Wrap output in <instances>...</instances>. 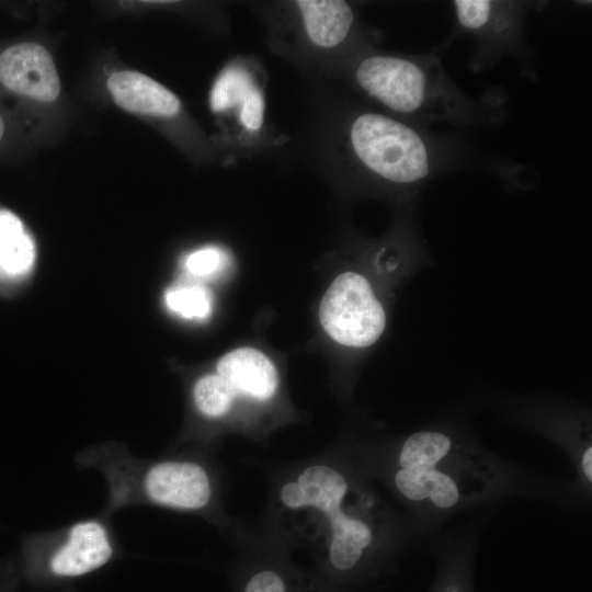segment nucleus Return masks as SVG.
Listing matches in <instances>:
<instances>
[{"instance_id":"nucleus-11","label":"nucleus","mask_w":592,"mask_h":592,"mask_svg":"<svg viewBox=\"0 0 592 592\" xmlns=\"http://www.w3.org/2000/svg\"><path fill=\"white\" fill-rule=\"evenodd\" d=\"M114 102L122 109L157 116H174L180 100L171 91L150 77L137 71L114 72L107 80Z\"/></svg>"},{"instance_id":"nucleus-7","label":"nucleus","mask_w":592,"mask_h":592,"mask_svg":"<svg viewBox=\"0 0 592 592\" xmlns=\"http://www.w3.org/2000/svg\"><path fill=\"white\" fill-rule=\"evenodd\" d=\"M139 487L147 501L183 511L203 509L212 497L206 470L186 460H163L149 466L140 477Z\"/></svg>"},{"instance_id":"nucleus-1","label":"nucleus","mask_w":592,"mask_h":592,"mask_svg":"<svg viewBox=\"0 0 592 592\" xmlns=\"http://www.w3.org/2000/svg\"><path fill=\"white\" fill-rule=\"evenodd\" d=\"M390 455V485L406 504L421 544L445 531L456 515L513 498H543L577 508L570 481L525 469L458 430L415 431Z\"/></svg>"},{"instance_id":"nucleus-5","label":"nucleus","mask_w":592,"mask_h":592,"mask_svg":"<svg viewBox=\"0 0 592 592\" xmlns=\"http://www.w3.org/2000/svg\"><path fill=\"white\" fill-rule=\"evenodd\" d=\"M327 334L351 348H366L383 334L386 315L369 282L355 272L340 274L327 289L319 307Z\"/></svg>"},{"instance_id":"nucleus-18","label":"nucleus","mask_w":592,"mask_h":592,"mask_svg":"<svg viewBox=\"0 0 592 592\" xmlns=\"http://www.w3.org/2000/svg\"><path fill=\"white\" fill-rule=\"evenodd\" d=\"M227 254L215 247H206L190 253L184 261V267L190 275L197 278L212 277L226 269Z\"/></svg>"},{"instance_id":"nucleus-19","label":"nucleus","mask_w":592,"mask_h":592,"mask_svg":"<svg viewBox=\"0 0 592 592\" xmlns=\"http://www.w3.org/2000/svg\"><path fill=\"white\" fill-rule=\"evenodd\" d=\"M264 102L261 91L253 86L241 102V123L252 130H257L263 123Z\"/></svg>"},{"instance_id":"nucleus-12","label":"nucleus","mask_w":592,"mask_h":592,"mask_svg":"<svg viewBox=\"0 0 592 592\" xmlns=\"http://www.w3.org/2000/svg\"><path fill=\"white\" fill-rule=\"evenodd\" d=\"M309 38L318 46L330 48L348 36L353 11L342 0H298L296 2Z\"/></svg>"},{"instance_id":"nucleus-2","label":"nucleus","mask_w":592,"mask_h":592,"mask_svg":"<svg viewBox=\"0 0 592 592\" xmlns=\"http://www.w3.org/2000/svg\"><path fill=\"white\" fill-rule=\"evenodd\" d=\"M355 78L362 90L384 106L419 123L465 124L492 118L456 87L432 55L367 57L357 66Z\"/></svg>"},{"instance_id":"nucleus-3","label":"nucleus","mask_w":592,"mask_h":592,"mask_svg":"<svg viewBox=\"0 0 592 592\" xmlns=\"http://www.w3.org/2000/svg\"><path fill=\"white\" fill-rule=\"evenodd\" d=\"M350 490V479L341 470L318 464L307 467L280 492L281 502L288 509L314 506L325 513L331 526L328 561L343 576L358 571L380 544L378 523H373L368 514L343 508Z\"/></svg>"},{"instance_id":"nucleus-14","label":"nucleus","mask_w":592,"mask_h":592,"mask_svg":"<svg viewBox=\"0 0 592 592\" xmlns=\"http://www.w3.org/2000/svg\"><path fill=\"white\" fill-rule=\"evenodd\" d=\"M237 394L218 374H207L196 380L193 387V400L196 409L205 417L225 415Z\"/></svg>"},{"instance_id":"nucleus-10","label":"nucleus","mask_w":592,"mask_h":592,"mask_svg":"<svg viewBox=\"0 0 592 592\" xmlns=\"http://www.w3.org/2000/svg\"><path fill=\"white\" fill-rule=\"evenodd\" d=\"M217 374L237 396L259 401L271 399L278 387L275 366L267 356L252 348H239L225 354L217 363Z\"/></svg>"},{"instance_id":"nucleus-13","label":"nucleus","mask_w":592,"mask_h":592,"mask_svg":"<svg viewBox=\"0 0 592 592\" xmlns=\"http://www.w3.org/2000/svg\"><path fill=\"white\" fill-rule=\"evenodd\" d=\"M167 307L185 319H206L213 308L209 289L195 281L180 282L164 295Z\"/></svg>"},{"instance_id":"nucleus-15","label":"nucleus","mask_w":592,"mask_h":592,"mask_svg":"<svg viewBox=\"0 0 592 592\" xmlns=\"http://www.w3.org/2000/svg\"><path fill=\"white\" fill-rule=\"evenodd\" d=\"M240 592H325L317 583L286 573L277 568L264 567L251 572L242 582Z\"/></svg>"},{"instance_id":"nucleus-9","label":"nucleus","mask_w":592,"mask_h":592,"mask_svg":"<svg viewBox=\"0 0 592 592\" xmlns=\"http://www.w3.org/2000/svg\"><path fill=\"white\" fill-rule=\"evenodd\" d=\"M453 7L457 24L480 38L483 48L501 50L517 39L521 12L516 3L456 0Z\"/></svg>"},{"instance_id":"nucleus-16","label":"nucleus","mask_w":592,"mask_h":592,"mask_svg":"<svg viewBox=\"0 0 592 592\" xmlns=\"http://www.w3.org/2000/svg\"><path fill=\"white\" fill-rule=\"evenodd\" d=\"M35 259V247L25 230L0 237V272L9 277L26 274Z\"/></svg>"},{"instance_id":"nucleus-8","label":"nucleus","mask_w":592,"mask_h":592,"mask_svg":"<svg viewBox=\"0 0 592 592\" xmlns=\"http://www.w3.org/2000/svg\"><path fill=\"white\" fill-rule=\"evenodd\" d=\"M0 82L15 93L41 101H54L60 91L50 54L35 43H20L1 53Z\"/></svg>"},{"instance_id":"nucleus-6","label":"nucleus","mask_w":592,"mask_h":592,"mask_svg":"<svg viewBox=\"0 0 592 592\" xmlns=\"http://www.w3.org/2000/svg\"><path fill=\"white\" fill-rule=\"evenodd\" d=\"M113 556L107 527L98 520H82L72 524L41 559L30 562L27 573L37 581H70L101 569Z\"/></svg>"},{"instance_id":"nucleus-4","label":"nucleus","mask_w":592,"mask_h":592,"mask_svg":"<svg viewBox=\"0 0 592 592\" xmlns=\"http://www.w3.org/2000/svg\"><path fill=\"white\" fill-rule=\"evenodd\" d=\"M350 143L366 169L396 184H420L442 166L443 155L429 135L383 114L358 115Z\"/></svg>"},{"instance_id":"nucleus-17","label":"nucleus","mask_w":592,"mask_h":592,"mask_svg":"<svg viewBox=\"0 0 592 592\" xmlns=\"http://www.w3.org/2000/svg\"><path fill=\"white\" fill-rule=\"evenodd\" d=\"M252 87L248 75L243 71L237 68L225 70L217 79L210 93L213 111H223L231 106L239 98L242 102Z\"/></svg>"},{"instance_id":"nucleus-20","label":"nucleus","mask_w":592,"mask_h":592,"mask_svg":"<svg viewBox=\"0 0 592 592\" xmlns=\"http://www.w3.org/2000/svg\"><path fill=\"white\" fill-rule=\"evenodd\" d=\"M3 132H4V123H3V119H2V117L0 115V140H1V138L3 136Z\"/></svg>"}]
</instances>
